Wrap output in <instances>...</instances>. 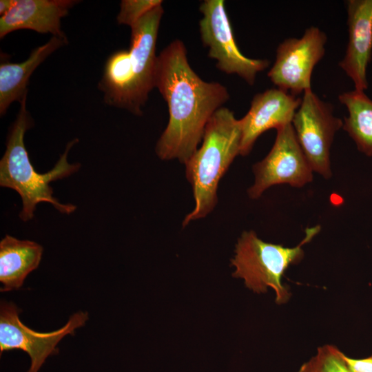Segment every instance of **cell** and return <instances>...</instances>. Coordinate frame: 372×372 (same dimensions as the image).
<instances>
[{
    "label": "cell",
    "instance_id": "1",
    "mask_svg": "<svg viewBox=\"0 0 372 372\" xmlns=\"http://www.w3.org/2000/svg\"><path fill=\"white\" fill-rule=\"evenodd\" d=\"M154 87L167 104L169 121L156 145L162 160L185 164L203 140L213 114L229 99L223 85L207 82L189 64L187 49L176 39L157 56Z\"/></svg>",
    "mask_w": 372,
    "mask_h": 372
},
{
    "label": "cell",
    "instance_id": "2",
    "mask_svg": "<svg viewBox=\"0 0 372 372\" xmlns=\"http://www.w3.org/2000/svg\"><path fill=\"white\" fill-rule=\"evenodd\" d=\"M25 95L20 102V109L11 125L6 141V149L0 161V185L16 191L21 196L23 207L19 218L23 221L31 220L39 203H48L61 214H70L76 207L62 204L53 196L50 183L66 178L76 172L81 164H71L67 160L71 147L79 142L75 138L69 142L65 152L49 172L38 173L32 166L24 144V136L34 122L26 108Z\"/></svg>",
    "mask_w": 372,
    "mask_h": 372
},
{
    "label": "cell",
    "instance_id": "3",
    "mask_svg": "<svg viewBox=\"0 0 372 372\" xmlns=\"http://www.w3.org/2000/svg\"><path fill=\"white\" fill-rule=\"evenodd\" d=\"M242 130L229 109L219 108L208 121L200 147L185 164L186 177L192 185L195 206L184 218L185 227L203 218L215 207L219 181L240 154Z\"/></svg>",
    "mask_w": 372,
    "mask_h": 372
},
{
    "label": "cell",
    "instance_id": "4",
    "mask_svg": "<svg viewBox=\"0 0 372 372\" xmlns=\"http://www.w3.org/2000/svg\"><path fill=\"white\" fill-rule=\"evenodd\" d=\"M320 225L307 228L305 236L294 247L263 241L252 231H245L238 238L231 264L235 267L233 276L245 280L247 287L256 293H265L268 287L276 293V302H287L291 293L282 283V277L291 265L304 257L303 245L320 231Z\"/></svg>",
    "mask_w": 372,
    "mask_h": 372
},
{
    "label": "cell",
    "instance_id": "5",
    "mask_svg": "<svg viewBox=\"0 0 372 372\" xmlns=\"http://www.w3.org/2000/svg\"><path fill=\"white\" fill-rule=\"evenodd\" d=\"M199 10L201 41L208 48V56L216 60V68L227 74H236L249 85L258 73L269 65L267 59H251L239 50L227 16L223 0H205Z\"/></svg>",
    "mask_w": 372,
    "mask_h": 372
},
{
    "label": "cell",
    "instance_id": "6",
    "mask_svg": "<svg viewBox=\"0 0 372 372\" xmlns=\"http://www.w3.org/2000/svg\"><path fill=\"white\" fill-rule=\"evenodd\" d=\"M333 105L306 90L291 124L313 172L328 180L332 176L331 147L343 121L333 114Z\"/></svg>",
    "mask_w": 372,
    "mask_h": 372
},
{
    "label": "cell",
    "instance_id": "7",
    "mask_svg": "<svg viewBox=\"0 0 372 372\" xmlns=\"http://www.w3.org/2000/svg\"><path fill=\"white\" fill-rule=\"evenodd\" d=\"M268 154L253 165L254 183L248 189L249 198H260L273 185L288 184L302 187L313 180V171L296 138L291 123L276 130Z\"/></svg>",
    "mask_w": 372,
    "mask_h": 372
},
{
    "label": "cell",
    "instance_id": "8",
    "mask_svg": "<svg viewBox=\"0 0 372 372\" xmlns=\"http://www.w3.org/2000/svg\"><path fill=\"white\" fill-rule=\"evenodd\" d=\"M327 37L319 28L311 26L300 38H288L277 49L276 60L267 76L279 89L294 96L311 89L315 66L325 54Z\"/></svg>",
    "mask_w": 372,
    "mask_h": 372
},
{
    "label": "cell",
    "instance_id": "9",
    "mask_svg": "<svg viewBox=\"0 0 372 372\" xmlns=\"http://www.w3.org/2000/svg\"><path fill=\"white\" fill-rule=\"evenodd\" d=\"M20 309L12 302L3 301L0 305V352L20 349L30 358L28 372H38L49 355L59 353L56 345L68 334L74 335L76 329L83 326L88 319L87 312L72 314L61 328L48 333L35 331L19 319Z\"/></svg>",
    "mask_w": 372,
    "mask_h": 372
},
{
    "label": "cell",
    "instance_id": "10",
    "mask_svg": "<svg viewBox=\"0 0 372 372\" xmlns=\"http://www.w3.org/2000/svg\"><path fill=\"white\" fill-rule=\"evenodd\" d=\"M164 10L160 5L131 27L130 68L134 76V114L141 116L142 107L154 87L157 56L156 43Z\"/></svg>",
    "mask_w": 372,
    "mask_h": 372
},
{
    "label": "cell",
    "instance_id": "11",
    "mask_svg": "<svg viewBox=\"0 0 372 372\" xmlns=\"http://www.w3.org/2000/svg\"><path fill=\"white\" fill-rule=\"evenodd\" d=\"M301 98L279 88L256 94L247 114L240 119L242 139L240 154L250 153L258 138L266 131L291 123Z\"/></svg>",
    "mask_w": 372,
    "mask_h": 372
},
{
    "label": "cell",
    "instance_id": "12",
    "mask_svg": "<svg viewBox=\"0 0 372 372\" xmlns=\"http://www.w3.org/2000/svg\"><path fill=\"white\" fill-rule=\"evenodd\" d=\"M346 3L349 41L338 65L353 81L355 90L364 92L372 56V0H349Z\"/></svg>",
    "mask_w": 372,
    "mask_h": 372
},
{
    "label": "cell",
    "instance_id": "13",
    "mask_svg": "<svg viewBox=\"0 0 372 372\" xmlns=\"http://www.w3.org/2000/svg\"><path fill=\"white\" fill-rule=\"evenodd\" d=\"M78 2L74 0H15L10 10L1 17L0 38L22 29L66 38L61 30V19Z\"/></svg>",
    "mask_w": 372,
    "mask_h": 372
},
{
    "label": "cell",
    "instance_id": "14",
    "mask_svg": "<svg viewBox=\"0 0 372 372\" xmlns=\"http://www.w3.org/2000/svg\"><path fill=\"white\" fill-rule=\"evenodd\" d=\"M67 42L66 38L53 36L45 44L34 48L25 61L21 63L1 62V116L6 114L12 102L21 101L27 95V85L32 72L48 56Z\"/></svg>",
    "mask_w": 372,
    "mask_h": 372
},
{
    "label": "cell",
    "instance_id": "15",
    "mask_svg": "<svg viewBox=\"0 0 372 372\" xmlns=\"http://www.w3.org/2000/svg\"><path fill=\"white\" fill-rule=\"evenodd\" d=\"M43 247L36 242L6 235L0 242L1 292L19 289L41 260Z\"/></svg>",
    "mask_w": 372,
    "mask_h": 372
},
{
    "label": "cell",
    "instance_id": "16",
    "mask_svg": "<svg viewBox=\"0 0 372 372\" xmlns=\"http://www.w3.org/2000/svg\"><path fill=\"white\" fill-rule=\"evenodd\" d=\"M348 116L344 117L342 128L355 143L358 149L372 156V100L358 90L344 92L339 95Z\"/></svg>",
    "mask_w": 372,
    "mask_h": 372
},
{
    "label": "cell",
    "instance_id": "17",
    "mask_svg": "<svg viewBox=\"0 0 372 372\" xmlns=\"http://www.w3.org/2000/svg\"><path fill=\"white\" fill-rule=\"evenodd\" d=\"M344 355L335 346L320 347L316 355L304 363L296 372H351Z\"/></svg>",
    "mask_w": 372,
    "mask_h": 372
},
{
    "label": "cell",
    "instance_id": "18",
    "mask_svg": "<svg viewBox=\"0 0 372 372\" xmlns=\"http://www.w3.org/2000/svg\"><path fill=\"white\" fill-rule=\"evenodd\" d=\"M162 3L161 0H123L116 17L117 22L131 28L147 13Z\"/></svg>",
    "mask_w": 372,
    "mask_h": 372
},
{
    "label": "cell",
    "instance_id": "19",
    "mask_svg": "<svg viewBox=\"0 0 372 372\" xmlns=\"http://www.w3.org/2000/svg\"><path fill=\"white\" fill-rule=\"evenodd\" d=\"M344 358L351 372H372V355L367 358L355 360L344 355Z\"/></svg>",
    "mask_w": 372,
    "mask_h": 372
},
{
    "label": "cell",
    "instance_id": "20",
    "mask_svg": "<svg viewBox=\"0 0 372 372\" xmlns=\"http://www.w3.org/2000/svg\"><path fill=\"white\" fill-rule=\"evenodd\" d=\"M15 0H1L0 1V14L3 16L10 10L14 4Z\"/></svg>",
    "mask_w": 372,
    "mask_h": 372
}]
</instances>
